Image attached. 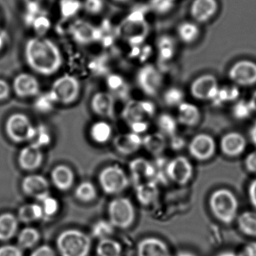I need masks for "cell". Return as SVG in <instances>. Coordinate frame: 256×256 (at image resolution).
Here are the masks:
<instances>
[{"label":"cell","instance_id":"6da1fadb","mask_svg":"<svg viewBox=\"0 0 256 256\" xmlns=\"http://www.w3.org/2000/svg\"><path fill=\"white\" fill-rule=\"evenodd\" d=\"M24 58L32 71L44 76L58 72L64 62L60 48L52 40L44 36L34 37L26 41Z\"/></svg>","mask_w":256,"mask_h":256},{"label":"cell","instance_id":"7a4b0ae2","mask_svg":"<svg viewBox=\"0 0 256 256\" xmlns=\"http://www.w3.org/2000/svg\"><path fill=\"white\" fill-rule=\"evenodd\" d=\"M56 247L61 256H88L92 239L78 229H66L56 238Z\"/></svg>","mask_w":256,"mask_h":256},{"label":"cell","instance_id":"3957f363","mask_svg":"<svg viewBox=\"0 0 256 256\" xmlns=\"http://www.w3.org/2000/svg\"><path fill=\"white\" fill-rule=\"evenodd\" d=\"M209 206L212 215L223 224H230L238 217V198L227 188H218L214 191L210 197Z\"/></svg>","mask_w":256,"mask_h":256},{"label":"cell","instance_id":"277c9868","mask_svg":"<svg viewBox=\"0 0 256 256\" xmlns=\"http://www.w3.org/2000/svg\"><path fill=\"white\" fill-rule=\"evenodd\" d=\"M148 25L142 10L132 12L118 28V34L132 46H138L148 34Z\"/></svg>","mask_w":256,"mask_h":256},{"label":"cell","instance_id":"5b68a950","mask_svg":"<svg viewBox=\"0 0 256 256\" xmlns=\"http://www.w3.org/2000/svg\"><path fill=\"white\" fill-rule=\"evenodd\" d=\"M110 222L120 229L131 227L136 220V209L130 199L116 197L110 200L108 206Z\"/></svg>","mask_w":256,"mask_h":256},{"label":"cell","instance_id":"8992f818","mask_svg":"<svg viewBox=\"0 0 256 256\" xmlns=\"http://www.w3.org/2000/svg\"><path fill=\"white\" fill-rule=\"evenodd\" d=\"M82 86L77 78L71 74H64L54 80L50 92L56 104H73L80 96Z\"/></svg>","mask_w":256,"mask_h":256},{"label":"cell","instance_id":"52a82bcc","mask_svg":"<svg viewBox=\"0 0 256 256\" xmlns=\"http://www.w3.org/2000/svg\"><path fill=\"white\" fill-rule=\"evenodd\" d=\"M6 132L14 143H24L32 142L36 133V127L34 126L29 116L24 114L16 113L7 119Z\"/></svg>","mask_w":256,"mask_h":256},{"label":"cell","instance_id":"ba28073f","mask_svg":"<svg viewBox=\"0 0 256 256\" xmlns=\"http://www.w3.org/2000/svg\"><path fill=\"white\" fill-rule=\"evenodd\" d=\"M98 182L104 193L114 196L120 194L128 188L130 179L122 168L110 166L100 172Z\"/></svg>","mask_w":256,"mask_h":256},{"label":"cell","instance_id":"9c48e42d","mask_svg":"<svg viewBox=\"0 0 256 256\" xmlns=\"http://www.w3.org/2000/svg\"><path fill=\"white\" fill-rule=\"evenodd\" d=\"M136 82L144 94L149 96H156L162 86L163 76L156 67L146 64L138 72Z\"/></svg>","mask_w":256,"mask_h":256},{"label":"cell","instance_id":"30bf717a","mask_svg":"<svg viewBox=\"0 0 256 256\" xmlns=\"http://www.w3.org/2000/svg\"><path fill=\"white\" fill-rule=\"evenodd\" d=\"M228 74L229 79L238 86H254L256 84V62L241 60L232 66Z\"/></svg>","mask_w":256,"mask_h":256},{"label":"cell","instance_id":"8fae6325","mask_svg":"<svg viewBox=\"0 0 256 256\" xmlns=\"http://www.w3.org/2000/svg\"><path fill=\"white\" fill-rule=\"evenodd\" d=\"M220 89L216 78L211 74H205L199 76L192 82L190 92L196 100L212 101Z\"/></svg>","mask_w":256,"mask_h":256},{"label":"cell","instance_id":"7c38bea8","mask_svg":"<svg viewBox=\"0 0 256 256\" xmlns=\"http://www.w3.org/2000/svg\"><path fill=\"white\" fill-rule=\"evenodd\" d=\"M166 173L167 178L175 184L186 185L192 178L193 166L186 157L178 156L168 162Z\"/></svg>","mask_w":256,"mask_h":256},{"label":"cell","instance_id":"4fadbf2b","mask_svg":"<svg viewBox=\"0 0 256 256\" xmlns=\"http://www.w3.org/2000/svg\"><path fill=\"white\" fill-rule=\"evenodd\" d=\"M155 112V104L152 102L128 100L122 109V118L130 125L138 121L146 120L145 118H151Z\"/></svg>","mask_w":256,"mask_h":256},{"label":"cell","instance_id":"5bb4252c","mask_svg":"<svg viewBox=\"0 0 256 256\" xmlns=\"http://www.w3.org/2000/svg\"><path fill=\"white\" fill-rule=\"evenodd\" d=\"M70 35L78 44H89L101 41L100 28L84 20H76L70 28Z\"/></svg>","mask_w":256,"mask_h":256},{"label":"cell","instance_id":"9a60e30c","mask_svg":"<svg viewBox=\"0 0 256 256\" xmlns=\"http://www.w3.org/2000/svg\"><path fill=\"white\" fill-rule=\"evenodd\" d=\"M216 148L214 138L206 133L194 136L188 146L190 155L199 161H206L212 158L215 154Z\"/></svg>","mask_w":256,"mask_h":256},{"label":"cell","instance_id":"2e32d148","mask_svg":"<svg viewBox=\"0 0 256 256\" xmlns=\"http://www.w3.org/2000/svg\"><path fill=\"white\" fill-rule=\"evenodd\" d=\"M22 188L26 196L40 202L50 196V184L42 175L30 174L25 176L22 182Z\"/></svg>","mask_w":256,"mask_h":256},{"label":"cell","instance_id":"e0dca14e","mask_svg":"<svg viewBox=\"0 0 256 256\" xmlns=\"http://www.w3.org/2000/svg\"><path fill=\"white\" fill-rule=\"evenodd\" d=\"M12 89L19 98H31L40 94V83L32 74L20 73L14 78Z\"/></svg>","mask_w":256,"mask_h":256},{"label":"cell","instance_id":"ac0fdd59","mask_svg":"<svg viewBox=\"0 0 256 256\" xmlns=\"http://www.w3.org/2000/svg\"><path fill=\"white\" fill-rule=\"evenodd\" d=\"M44 156L42 148L32 143L20 150L18 158L20 168L26 172L37 170L42 164Z\"/></svg>","mask_w":256,"mask_h":256},{"label":"cell","instance_id":"d6986e66","mask_svg":"<svg viewBox=\"0 0 256 256\" xmlns=\"http://www.w3.org/2000/svg\"><path fill=\"white\" fill-rule=\"evenodd\" d=\"M91 109L102 118L113 119L115 115V97L109 92H98L91 98Z\"/></svg>","mask_w":256,"mask_h":256},{"label":"cell","instance_id":"ffe728a7","mask_svg":"<svg viewBox=\"0 0 256 256\" xmlns=\"http://www.w3.org/2000/svg\"><path fill=\"white\" fill-rule=\"evenodd\" d=\"M218 8L217 0H193L190 14L197 23H206L215 16Z\"/></svg>","mask_w":256,"mask_h":256},{"label":"cell","instance_id":"44dd1931","mask_svg":"<svg viewBox=\"0 0 256 256\" xmlns=\"http://www.w3.org/2000/svg\"><path fill=\"white\" fill-rule=\"evenodd\" d=\"M245 137L238 132H230L221 139L220 148L223 154L228 157H238L244 154L246 148Z\"/></svg>","mask_w":256,"mask_h":256},{"label":"cell","instance_id":"7402d4cb","mask_svg":"<svg viewBox=\"0 0 256 256\" xmlns=\"http://www.w3.org/2000/svg\"><path fill=\"white\" fill-rule=\"evenodd\" d=\"M138 256H174L167 244L154 236L144 238L137 246Z\"/></svg>","mask_w":256,"mask_h":256},{"label":"cell","instance_id":"603a6c76","mask_svg":"<svg viewBox=\"0 0 256 256\" xmlns=\"http://www.w3.org/2000/svg\"><path fill=\"white\" fill-rule=\"evenodd\" d=\"M116 150L122 155H132L143 146V138L134 132L118 134L113 140Z\"/></svg>","mask_w":256,"mask_h":256},{"label":"cell","instance_id":"cb8c5ba5","mask_svg":"<svg viewBox=\"0 0 256 256\" xmlns=\"http://www.w3.org/2000/svg\"><path fill=\"white\" fill-rule=\"evenodd\" d=\"M130 172L136 185L146 180H155L156 170L155 166L144 158L133 160L130 164Z\"/></svg>","mask_w":256,"mask_h":256},{"label":"cell","instance_id":"d4e9b609","mask_svg":"<svg viewBox=\"0 0 256 256\" xmlns=\"http://www.w3.org/2000/svg\"><path fill=\"white\" fill-rule=\"evenodd\" d=\"M50 176L52 184L60 191H68L74 185V172L66 164H58L54 168Z\"/></svg>","mask_w":256,"mask_h":256},{"label":"cell","instance_id":"484cf974","mask_svg":"<svg viewBox=\"0 0 256 256\" xmlns=\"http://www.w3.org/2000/svg\"><path fill=\"white\" fill-rule=\"evenodd\" d=\"M202 114L197 106L184 102L178 107V121L186 126L192 127L200 122Z\"/></svg>","mask_w":256,"mask_h":256},{"label":"cell","instance_id":"4316f807","mask_svg":"<svg viewBox=\"0 0 256 256\" xmlns=\"http://www.w3.org/2000/svg\"><path fill=\"white\" fill-rule=\"evenodd\" d=\"M158 184L155 180H146L136 185V196L143 205H150L158 197Z\"/></svg>","mask_w":256,"mask_h":256},{"label":"cell","instance_id":"83f0119b","mask_svg":"<svg viewBox=\"0 0 256 256\" xmlns=\"http://www.w3.org/2000/svg\"><path fill=\"white\" fill-rule=\"evenodd\" d=\"M18 218L10 212L0 215V241H6L14 238L19 227Z\"/></svg>","mask_w":256,"mask_h":256},{"label":"cell","instance_id":"f1b7e54d","mask_svg":"<svg viewBox=\"0 0 256 256\" xmlns=\"http://www.w3.org/2000/svg\"><path fill=\"white\" fill-rule=\"evenodd\" d=\"M106 84L110 94L121 100H126L130 96V86L122 76L112 74L108 76Z\"/></svg>","mask_w":256,"mask_h":256},{"label":"cell","instance_id":"f546056e","mask_svg":"<svg viewBox=\"0 0 256 256\" xmlns=\"http://www.w3.org/2000/svg\"><path fill=\"white\" fill-rule=\"evenodd\" d=\"M167 146V140L164 134L157 132L150 133L143 138V146L152 155L158 156L162 154Z\"/></svg>","mask_w":256,"mask_h":256},{"label":"cell","instance_id":"4dcf8cb0","mask_svg":"<svg viewBox=\"0 0 256 256\" xmlns=\"http://www.w3.org/2000/svg\"><path fill=\"white\" fill-rule=\"evenodd\" d=\"M44 216L42 208L40 204H26L20 206L18 211L17 217L20 222H32Z\"/></svg>","mask_w":256,"mask_h":256},{"label":"cell","instance_id":"1f68e13d","mask_svg":"<svg viewBox=\"0 0 256 256\" xmlns=\"http://www.w3.org/2000/svg\"><path fill=\"white\" fill-rule=\"evenodd\" d=\"M112 126L106 121L94 122L90 128V136L94 142L100 144L107 143L112 137Z\"/></svg>","mask_w":256,"mask_h":256},{"label":"cell","instance_id":"d6a6232c","mask_svg":"<svg viewBox=\"0 0 256 256\" xmlns=\"http://www.w3.org/2000/svg\"><path fill=\"white\" fill-rule=\"evenodd\" d=\"M41 234L38 229L34 227H26L18 234V246L22 250H30L40 242Z\"/></svg>","mask_w":256,"mask_h":256},{"label":"cell","instance_id":"836d02e7","mask_svg":"<svg viewBox=\"0 0 256 256\" xmlns=\"http://www.w3.org/2000/svg\"><path fill=\"white\" fill-rule=\"evenodd\" d=\"M178 38L184 44H190L197 41L200 36V31L198 26L193 22H186L181 23L176 29Z\"/></svg>","mask_w":256,"mask_h":256},{"label":"cell","instance_id":"e575fe53","mask_svg":"<svg viewBox=\"0 0 256 256\" xmlns=\"http://www.w3.org/2000/svg\"><path fill=\"white\" fill-rule=\"evenodd\" d=\"M157 50L160 60L168 62L173 59L176 53V42L169 36H163L158 40Z\"/></svg>","mask_w":256,"mask_h":256},{"label":"cell","instance_id":"d590c367","mask_svg":"<svg viewBox=\"0 0 256 256\" xmlns=\"http://www.w3.org/2000/svg\"><path fill=\"white\" fill-rule=\"evenodd\" d=\"M236 218L240 230L246 236L256 238V212L245 211Z\"/></svg>","mask_w":256,"mask_h":256},{"label":"cell","instance_id":"8d00e7d4","mask_svg":"<svg viewBox=\"0 0 256 256\" xmlns=\"http://www.w3.org/2000/svg\"><path fill=\"white\" fill-rule=\"evenodd\" d=\"M122 248L118 241L112 238L100 240L97 244L98 256H122Z\"/></svg>","mask_w":256,"mask_h":256},{"label":"cell","instance_id":"74e56055","mask_svg":"<svg viewBox=\"0 0 256 256\" xmlns=\"http://www.w3.org/2000/svg\"><path fill=\"white\" fill-rule=\"evenodd\" d=\"M160 132L164 134L166 137H172L176 134L178 131V121L172 115L167 113L162 114L157 119Z\"/></svg>","mask_w":256,"mask_h":256},{"label":"cell","instance_id":"f35d334b","mask_svg":"<svg viewBox=\"0 0 256 256\" xmlns=\"http://www.w3.org/2000/svg\"><path fill=\"white\" fill-rule=\"evenodd\" d=\"M74 196L80 202L84 203L92 202L97 196L96 188L92 182L84 181L76 187Z\"/></svg>","mask_w":256,"mask_h":256},{"label":"cell","instance_id":"ab89813d","mask_svg":"<svg viewBox=\"0 0 256 256\" xmlns=\"http://www.w3.org/2000/svg\"><path fill=\"white\" fill-rule=\"evenodd\" d=\"M83 8L80 0H60L59 10L62 18L70 19L78 14Z\"/></svg>","mask_w":256,"mask_h":256},{"label":"cell","instance_id":"60d3db41","mask_svg":"<svg viewBox=\"0 0 256 256\" xmlns=\"http://www.w3.org/2000/svg\"><path fill=\"white\" fill-rule=\"evenodd\" d=\"M115 227L109 220H101L92 226V235L97 239L110 238L114 232Z\"/></svg>","mask_w":256,"mask_h":256},{"label":"cell","instance_id":"b9f144b4","mask_svg":"<svg viewBox=\"0 0 256 256\" xmlns=\"http://www.w3.org/2000/svg\"><path fill=\"white\" fill-rule=\"evenodd\" d=\"M56 101L50 91L42 94H38L34 103V108L40 113L47 114L53 110Z\"/></svg>","mask_w":256,"mask_h":256},{"label":"cell","instance_id":"7bdbcfd3","mask_svg":"<svg viewBox=\"0 0 256 256\" xmlns=\"http://www.w3.org/2000/svg\"><path fill=\"white\" fill-rule=\"evenodd\" d=\"M185 94L178 88H170L164 92L163 100L166 104L169 107H179L184 102Z\"/></svg>","mask_w":256,"mask_h":256},{"label":"cell","instance_id":"ee69618b","mask_svg":"<svg viewBox=\"0 0 256 256\" xmlns=\"http://www.w3.org/2000/svg\"><path fill=\"white\" fill-rule=\"evenodd\" d=\"M31 28L38 36L43 37L52 28V20L47 14L42 12L37 16Z\"/></svg>","mask_w":256,"mask_h":256},{"label":"cell","instance_id":"f6af8a7d","mask_svg":"<svg viewBox=\"0 0 256 256\" xmlns=\"http://www.w3.org/2000/svg\"><path fill=\"white\" fill-rule=\"evenodd\" d=\"M52 142V136L48 130L47 127L44 125L38 126L36 127V133L35 138L32 140V144L38 148L48 146Z\"/></svg>","mask_w":256,"mask_h":256},{"label":"cell","instance_id":"bcb514c9","mask_svg":"<svg viewBox=\"0 0 256 256\" xmlns=\"http://www.w3.org/2000/svg\"><path fill=\"white\" fill-rule=\"evenodd\" d=\"M250 102L240 101L234 106L232 113L234 116L238 120H245L252 113Z\"/></svg>","mask_w":256,"mask_h":256},{"label":"cell","instance_id":"7dc6e473","mask_svg":"<svg viewBox=\"0 0 256 256\" xmlns=\"http://www.w3.org/2000/svg\"><path fill=\"white\" fill-rule=\"evenodd\" d=\"M42 208L44 215L46 216H53L58 214L59 210L60 204L58 200L52 196H48L42 200Z\"/></svg>","mask_w":256,"mask_h":256},{"label":"cell","instance_id":"c3c4849f","mask_svg":"<svg viewBox=\"0 0 256 256\" xmlns=\"http://www.w3.org/2000/svg\"><path fill=\"white\" fill-rule=\"evenodd\" d=\"M175 0H151V10L158 14L169 12L174 6Z\"/></svg>","mask_w":256,"mask_h":256},{"label":"cell","instance_id":"681fc988","mask_svg":"<svg viewBox=\"0 0 256 256\" xmlns=\"http://www.w3.org/2000/svg\"><path fill=\"white\" fill-rule=\"evenodd\" d=\"M83 8L91 16H98L102 12L104 8V0H84Z\"/></svg>","mask_w":256,"mask_h":256},{"label":"cell","instance_id":"f907efd6","mask_svg":"<svg viewBox=\"0 0 256 256\" xmlns=\"http://www.w3.org/2000/svg\"><path fill=\"white\" fill-rule=\"evenodd\" d=\"M0 256H23V250L18 246H2L0 247Z\"/></svg>","mask_w":256,"mask_h":256},{"label":"cell","instance_id":"816d5d0a","mask_svg":"<svg viewBox=\"0 0 256 256\" xmlns=\"http://www.w3.org/2000/svg\"><path fill=\"white\" fill-rule=\"evenodd\" d=\"M30 256H56L54 250L48 245H42L36 248Z\"/></svg>","mask_w":256,"mask_h":256},{"label":"cell","instance_id":"f5cc1de1","mask_svg":"<svg viewBox=\"0 0 256 256\" xmlns=\"http://www.w3.org/2000/svg\"><path fill=\"white\" fill-rule=\"evenodd\" d=\"M244 164L248 172L256 174V150L246 157Z\"/></svg>","mask_w":256,"mask_h":256},{"label":"cell","instance_id":"db71d44e","mask_svg":"<svg viewBox=\"0 0 256 256\" xmlns=\"http://www.w3.org/2000/svg\"><path fill=\"white\" fill-rule=\"evenodd\" d=\"M130 128H131L132 132L136 133V134H140L144 133L148 130L149 124L146 120L138 121V122H132L130 124Z\"/></svg>","mask_w":256,"mask_h":256},{"label":"cell","instance_id":"11a10c76","mask_svg":"<svg viewBox=\"0 0 256 256\" xmlns=\"http://www.w3.org/2000/svg\"><path fill=\"white\" fill-rule=\"evenodd\" d=\"M12 88L6 80L0 78V102L5 101L11 94Z\"/></svg>","mask_w":256,"mask_h":256},{"label":"cell","instance_id":"9f6ffc18","mask_svg":"<svg viewBox=\"0 0 256 256\" xmlns=\"http://www.w3.org/2000/svg\"><path fill=\"white\" fill-rule=\"evenodd\" d=\"M170 148L174 150H180L185 146L186 142L184 138L175 134V136L170 137Z\"/></svg>","mask_w":256,"mask_h":256},{"label":"cell","instance_id":"6f0895ef","mask_svg":"<svg viewBox=\"0 0 256 256\" xmlns=\"http://www.w3.org/2000/svg\"><path fill=\"white\" fill-rule=\"evenodd\" d=\"M238 254L239 256H256V242L246 245Z\"/></svg>","mask_w":256,"mask_h":256},{"label":"cell","instance_id":"680465c9","mask_svg":"<svg viewBox=\"0 0 256 256\" xmlns=\"http://www.w3.org/2000/svg\"><path fill=\"white\" fill-rule=\"evenodd\" d=\"M248 196L252 205L256 209V178L248 186Z\"/></svg>","mask_w":256,"mask_h":256},{"label":"cell","instance_id":"91938a15","mask_svg":"<svg viewBox=\"0 0 256 256\" xmlns=\"http://www.w3.org/2000/svg\"><path fill=\"white\" fill-rule=\"evenodd\" d=\"M8 32L4 29L0 28V53H2V50L6 47L8 43Z\"/></svg>","mask_w":256,"mask_h":256},{"label":"cell","instance_id":"94428289","mask_svg":"<svg viewBox=\"0 0 256 256\" xmlns=\"http://www.w3.org/2000/svg\"><path fill=\"white\" fill-rule=\"evenodd\" d=\"M250 137L253 144L256 146V121H254L250 130Z\"/></svg>","mask_w":256,"mask_h":256},{"label":"cell","instance_id":"6125c7cd","mask_svg":"<svg viewBox=\"0 0 256 256\" xmlns=\"http://www.w3.org/2000/svg\"><path fill=\"white\" fill-rule=\"evenodd\" d=\"M216 256H239V254L230 250H224V251L220 252Z\"/></svg>","mask_w":256,"mask_h":256},{"label":"cell","instance_id":"be15d7a7","mask_svg":"<svg viewBox=\"0 0 256 256\" xmlns=\"http://www.w3.org/2000/svg\"><path fill=\"white\" fill-rule=\"evenodd\" d=\"M174 256H197L192 252L187 251V250H182V251L178 252Z\"/></svg>","mask_w":256,"mask_h":256},{"label":"cell","instance_id":"e7e4bbea","mask_svg":"<svg viewBox=\"0 0 256 256\" xmlns=\"http://www.w3.org/2000/svg\"><path fill=\"white\" fill-rule=\"evenodd\" d=\"M24 5H29V4H38L42 5L43 0H22Z\"/></svg>","mask_w":256,"mask_h":256},{"label":"cell","instance_id":"03108f58","mask_svg":"<svg viewBox=\"0 0 256 256\" xmlns=\"http://www.w3.org/2000/svg\"><path fill=\"white\" fill-rule=\"evenodd\" d=\"M250 104H251L253 112H254V110L256 112V92H254V95H253L251 101H250Z\"/></svg>","mask_w":256,"mask_h":256},{"label":"cell","instance_id":"003e7915","mask_svg":"<svg viewBox=\"0 0 256 256\" xmlns=\"http://www.w3.org/2000/svg\"><path fill=\"white\" fill-rule=\"evenodd\" d=\"M114 1L119 2V4H127V2H131L132 0H114Z\"/></svg>","mask_w":256,"mask_h":256}]
</instances>
